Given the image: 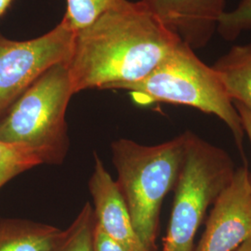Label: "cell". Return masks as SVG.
<instances>
[{
	"label": "cell",
	"instance_id": "obj_1",
	"mask_svg": "<svg viewBox=\"0 0 251 251\" xmlns=\"http://www.w3.org/2000/svg\"><path fill=\"white\" fill-rule=\"evenodd\" d=\"M182 41L144 2L123 0L75 32L67 67L74 94L120 90L146 77Z\"/></svg>",
	"mask_w": 251,
	"mask_h": 251
},
{
	"label": "cell",
	"instance_id": "obj_2",
	"mask_svg": "<svg viewBox=\"0 0 251 251\" xmlns=\"http://www.w3.org/2000/svg\"><path fill=\"white\" fill-rule=\"evenodd\" d=\"M191 132L164 144L146 146L120 139L112 144L117 184L125 200L135 232L149 251H156L162 203L175 188Z\"/></svg>",
	"mask_w": 251,
	"mask_h": 251
},
{
	"label": "cell",
	"instance_id": "obj_3",
	"mask_svg": "<svg viewBox=\"0 0 251 251\" xmlns=\"http://www.w3.org/2000/svg\"><path fill=\"white\" fill-rule=\"evenodd\" d=\"M138 104L168 102L197 108L225 122L243 152L245 131L241 117L218 73L207 66L194 50L180 41L146 77L123 86Z\"/></svg>",
	"mask_w": 251,
	"mask_h": 251
},
{
	"label": "cell",
	"instance_id": "obj_4",
	"mask_svg": "<svg viewBox=\"0 0 251 251\" xmlns=\"http://www.w3.org/2000/svg\"><path fill=\"white\" fill-rule=\"evenodd\" d=\"M73 95L67 63L55 64L0 117V140L25 146L43 164L61 165L70 144L65 115Z\"/></svg>",
	"mask_w": 251,
	"mask_h": 251
},
{
	"label": "cell",
	"instance_id": "obj_5",
	"mask_svg": "<svg viewBox=\"0 0 251 251\" xmlns=\"http://www.w3.org/2000/svg\"><path fill=\"white\" fill-rule=\"evenodd\" d=\"M234 171L223 149L192 133L162 251H195V237L206 210L231 181Z\"/></svg>",
	"mask_w": 251,
	"mask_h": 251
},
{
	"label": "cell",
	"instance_id": "obj_6",
	"mask_svg": "<svg viewBox=\"0 0 251 251\" xmlns=\"http://www.w3.org/2000/svg\"><path fill=\"white\" fill-rule=\"evenodd\" d=\"M75 31L62 21L43 36L25 41L0 34V117L48 69L67 63Z\"/></svg>",
	"mask_w": 251,
	"mask_h": 251
},
{
	"label": "cell",
	"instance_id": "obj_7",
	"mask_svg": "<svg viewBox=\"0 0 251 251\" xmlns=\"http://www.w3.org/2000/svg\"><path fill=\"white\" fill-rule=\"evenodd\" d=\"M251 238V172L243 166L216 198L194 251H235Z\"/></svg>",
	"mask_w": 251,
	"mask_h": 251
},
{
	"label": "cell",
	"instance_id": "obj_8",
	"mask_svg": "<svg viewBox=\"0 0 251 251\" xmlns=\"http://www.w3.org/2000/svg\"><path fill=\"white\" fill-rule=\"evenodd\" d=\"M193 50L203 48L217 30L225 0H142Z\"/></svg>",
	"mask_w": 251,
	"mask_h": 251
},
{
	"label": "cell",
	"instance_id": "obj_9",
	"mask_svg": "<svg viewBox=\"0 0 251 251\" xmlns=\"http://www.w3.org/2000/svg\"><path fill=\"white\" fill-rule=\"evenodd\" d=\"M89 188L93 199L95 221L102 231L126 251H149L135 232L117 181L113 179L96 153Z\"/></svg>",
	"mask_w": 251,
	"mask_h": 251
},
{
	"label": "cell",
	"instance_id": "obj_10",
	"mask_svg": "<svg viewBox=\"0 0 251 251\" xmlns=\"http://www.w3.org/2000/svg\"><path fill=\"white\" fill-rule=\"evenodd\" d=\"M63 230L22 219L0 220V251H50Z\"/></svg>",
	"mask_w": 251,
	"mask_h": 251
},
{
	"label": "cell",
	"instance_id": "obj_11",
	"mask_svg": "<svg viewBox=\"0 0 251 251\" xmlns=\"http://www.w3.org/2000/svg\"><path fill=\"white\" fill-rule=\"evenodd\" d=\"M212 67L230 99L251 114V45L234 46Z\"/></svg>",
	"mask_w": 251,
	"mask_h": 251
},
{
	"label": "cell",
	"instance_id": "obj_12",
	"mask_svg": "<svg viewBox=\"0 0 251 251\" xmlns=\"http://www.w3.org/2000/svg\"><path fill=\"white\" fill-rule=\"evenodd\" d=\"M94 226V210L88 202L50 251H93Z\"/></svg>",
	"mask_w": 251,
	"mask_h": 251
},
{
	"label": "cell",
	"instance_id": "obj_13",
	"mask_svg": "<svg viewBox=\"0 0 251 251\" xmlns=\"http://www.w3.org/2000/svg\"><path fill=\"white\" fill-rule=\"evenodd\" d=\"M42 164L36 152L25 146L0 140V189L16 176Z\"/></svg>",
	"mask_w": 251,
	"mask_h": 251
},
{
	"label": "cell",
	"instance_id": "obj_14",
	"mask_svg": "<svg viewBox=\"0 0 251 251\" xmlns=\"http://www.w3.org/2000/svg\"><path fill=\"white\" fill-rule=\"evenodd\" d=\"M123 0H67V10L63 21L75 32L90 25L95 20L117 7Z\"/></svg>",
	"mask_w": 251,
	"mask_h": 251
},
{
	"label": "cell",
	"instance_id": "obj_15",
	"mask_svg": "<svg viewBox=\"0 0 251 251\" xmlns=\"http://www.w3.org/2000/svg\"><path fill=\"white\" fill-rule=\"evenodd\" d=\"M249 29H251V0H242L236 9L225 11L217 27L220 35L226 40H233Z\"/></svg>",
	"mask_w": 251,
	"mask_h": 251
},
{
	"label": "cell",
	"instance_id": "obj_16",
	"mask_svg": "<svg viewBox=\"0 0 251 251\" xmlns=\"http://www.w3.org/2000/svg\"><path fill=\"white\" fill-rule=\"evenodd\" d=\"M93 251H126L96 224L93 231Z\"/></svg>",
	"mask_w": 251,
	"mask_h": 251
},
{
	"label": "cell",
	"instance_id": "obj_17",
	"mask_svg": "<svg viewBox=\"0 0 251 251\" xmlns=\"http://www.w3.org/2000/svg\"><path fill=\"white\" fill-rule=\"evenodd\" d=\"M234 106L241 117V122H242L245 134L247 135V137L249 138L251 144V114L239 103H235Z\"/></svg>",
	"mask_w": 251,
	"mask_h": 251
},
{
	"label": "cell",
	"instance_id": "obj_18",
	"mask_svg": "<svg viewBox=\"0 0 251 251\" xmlns=\"http://www.w3.org/2000/svg\"><path fill=\"white\" fill-rule=\"evenodd\" d=\"M12 0H0V16H2L8 9Z\"/></svg>",
	"mask_w": 251,
	"mask_h": 251
},
{
	"label": "cell",
	"instance_id": "obj_19",
	"mask_svg": "<svg viewBox=\"0 0 251 251\" xmlns=\"http://www.w3.org/2000/svg\"><path fill=\"white\" fill-rule=\"evenodd\" d=\"M235 251H251V238L243 243L242 245Z\"/></svg>",
	"mask_w": 251,
	"mask_h": 251
}]
</instances>
